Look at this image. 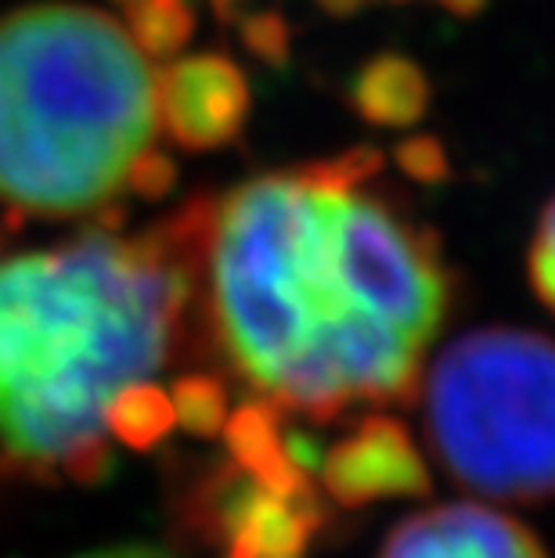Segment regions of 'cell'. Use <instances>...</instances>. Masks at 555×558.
<instances>
[{
  "mask_svg": "<svg viewBox=\"0 0 555 558\" xmlns=\"http://www.w3.org/2000/svg\"><path fill=\"white\" fill-rule=\"evenodd\" d=\"M217 501V522L231 551L245 558H303L306 544L322 530L325 512L314 486L297 497H275L245 472L228 476Z\"/></svg>",
  "mask_w": 555,
  "mask_h": 558,
  "instance_id": "obj_8",
  "label": "cell"
},
{
  "mask_svg": "<svg viewBox=\"0 0 555 558\" xmlns=\"http://www.w3.org/2000/svg\"><path fill=\"white\" fill-rule=\"evenodd\" d=\"M325 494L342 508H364L383 497H419L430 490V469L394 418H364L322 458Z\"/></svg>",
  "mask_w": 555,
  "mask_h": 558,
  "instance_id": "obj_6",
  "label": "cell"
},
{
  "mask_svg": "<svg viewBox=\"0 0 555 558\" xmlns=\"http://www.w3.org/2000/svg\"><path fill=\"white\" fill-rule=\"evenodd\" d=\"M214 202L195 198L141 239H84L0 256V447L91 483L109 472L105 411L167 364Z\"/></svg>",
  "mask_w": 555,
  "mask_h": 558,
  "instance_id": "obj_2",
  "label": "cell"
},
{
  "mask_svg": "<svg viewBox=\"0 0 555 558\" xmlns=\"http://www.w3.org/2000/svg\"><path fill=\"white\" fill-rule=\"evenodd\" d=\"M430 436L447 472L502 501L555 497V342L483 328L451 342L426 383Z\"/></svg>",
  "mask_w": 555,
  "mask_h": 558,
  "instance_id": "obj_4",
  "label": "cell"
},
{
  "mask_svg": "<svg viewBox=\"0 0 555 558\" xmlns=\"http://www.w3.org/2000/svg\"><path fill=\"white\" fill-rule=\"evenodd\" d=\"M156 130V69L123 22L73 0L0 19V202L11 213H101Z\"/></svg>",
  "mask_w": 555,
  "mask_h": 558,
  "instance_id": "obj_3",
  "label": "cell"
},
{
  "mask_svg": "<svg viewBox=\"0 0 555 558\" xmlns=\"http://www.w3.org/2000/svg\"><path fill=\"white\" fill-rule=\"evenodd\" d=\"M379 558H545L534 533L480 505H444L405 519Z\"/></svg>",
  "mask_w": 555,
  "mask_h": 558,
  "instance_id": "obj_7",
  "label": "cell"
},
{
  "mask_svg": "<svg viewBox=\"0 0 555 558\" xmlns=\"http://www.w3.org/2000/svg\"><path fill=\"white\" fill-rule=\"evenodd\" d=\"M242 44L250 54L260 58L270 69H286L292 54V33L278 11H256V15L242 19Z\"/></svg>",
  "mask_w": 555,
  "mask_h": 558,
  "instance_id": "obj_14",
  "label": "cell"
},
{
  "mask_svg": "<svg viewBox=\"0 0 555 558\" xmlns=\"http://www.w3.org/2000/svg\"><path fill=\"white\" fill-rule=\"evenodd\" d=\"M209 8H214V15L220 22H234L239 19V11H242V0H206Z\"/></svg>",
  "mask_w": 555,
  "mask_h": 558,
  "instance_id": "obj_21",
  "label": "cell"
},
{
  "mask_svg": "<svg viewBox=\"0 0 555 558\" xmlns=\"http://www.w3.org/2000/svg\"><path fill=\"white\" fill-rule=\"evenodd\" d=\"M224 558H245V555H242V551H231V548H228V551H224Z\"/></svg>",
  "mask_w": 555,
  "mask_h": 558,
  "instance_id": "obj_22",
  "label": "cell"
},
{
  "mask_svg": "<svg viewBox=\"0 0 555 558\" xmlns=\"http://www.w3.org/2000/svg\"><path fill=\"white\" fill-rule=\"evenodd\" d=\"M350 105L364 123L408 130L430 109V80L405 54H375L353 73Z\"/></svg>",
  "mask_w": 555,
  "mask_h": 558,
  "instance_id": "obj_10",
  "label": "cell"
},
{
  "mask_svg": "<svg viewBox=\"0 0 555 558\" xmlns=\"http://www.w3.org/2000/svg\"><path fill=\"white\" fill-rule=\"evenodd\" d=\"M177 184V166L170 156L162 151L148 148L134 166H130V177H126V192H134L141 198H162L167 192H173Z\"/></svg>",
  "mask_w": 555,
  "mask_h": 558,
  "instance_id": "obj_17",
  "label": "cell"
},
{
  "mask_svg": "<svg viewBox=\"0 0 555 558\" xmlns=\"http://www.w3.org/2000/svg\"><path fill=\"white\" fill-rule=\"evenodd\" d=\"M397 4H405V0H397Z\"/></svg>",
  "mask_w": 555,
  "mask_h": 558,
  "instance_id": "obj_23",
  "label": "cell"
},
{
  "mask_svg": "<svg viewBox=\"0 0 555 558\" xmlns=\"http://www.w3.org/2000/svg\"><path fill=\"white\" fill-rule=\"evenodd\" d=\"M527 275H530V284H534V292L541 295V303L555 314V198L548 202L545 217L538 223L534 242H530Z\"/></svg>",
  "mask_w": 555,
  "mask_h": 558,
  "instance_id": "obj_16",
  "label": "cell"
},
{
  "mask_svg": "<svg viewBox=\"0 0 555 558\" xmlns=\"http://www.w3.org/2000/svg\"><path fill=\"white\" fill-rule=\"evenodd\" d=\"M112 4L145 58L181 54L195 33V11L188 0H112Z\"/></svg>",
  "mask_w": 555,
  "mask_h": 558,
  "instance_id": "obj_11",
  "label": "cell"
},
{
  "mask_svg": "<svg viewBox=\"0 0 555 558\" xmlns=\"http://www.w3.org/2000/svg\"><path fill=\"white\" fill-rule=\"evenodd\" d=\"M394 159H397L400 170L419 184H444L447 177H451V162H447L444 145L430 134L405 137L394 148Z\"/></svg>",
  "mask_w": 555,
  "mask_h": 558,
  "instance_id": "obj_15",
  "label": "cell"
},
{
  "mask_svg": "<svg viewBox=\"0 0 555 558\" xmlns=\"http://www.w3.org/2000/svg\"><path fill=\"white\" fill-rule=\"evenodd\" d=\"M224 439L234 458L239 472H245L256 486H264L275 497H297L303 494L311 480L300 472L286 454V436L278 425V408L267 400H245L239 411L228 414L224 422Z\"/></svg>",
  "mask_w": 555,
  "mask_h": 558,
  "instance_id": "obj_9",
  "label": "cell"
},
{
  "mask_svg": "<svg viewBox=\"0 0 555 558\" xmlns=\"http://www.w3.org/2000/svg\"><path fill=\"white\" fill-rule=\"evenodd\" d=\"M84 558H170V555L156 548H109V551H94Z\"/></svg>",
  "mask_w": 555,
  "mask_h": 558,
  "instance_id": "obj_20",
  "label": "cell"
},
{
  "mask_svg": "<svg viewBox=\"0 0 555 558\" xmlns=\"http://www.w3.org/2000/svg\"><path fill=\"white\" fill-rule=\"evenodd\" d=\"M250 83L224 54H192L156 76L159 126L188 151H214L242 134Z\"/></svg>",
  "mask_w": 555,
  "mask_h": 558,
  "instance_id": "obj_5",
  "label": "cell"
},
{
  "mask_svg": "<svg viewBox=\"0 0 555 558\" xmlns=\"http://www.w3.org/2000/svg\"><path fill=\"white\" fill-rule=\"evenodd\" d=\"M314 4L333 19H353V15H361L364 8H372L375 0H314Z\"/></svg>",
  "mask_w": 555,
  "mask_h": 558,
  "instance_id": "obj_18",
  "label": "cell"
},
{
  "mask_svg": "<svg viewBox=\"0 0 555 558\" xmlns=\"http://www.w3.org/2000/svg\"><path fill=\"white\" fill-rule=\"evenodd\" d=\"M173 425V403L156 383H137L123 389L105 411V429L130 450H152Z\"/></svg>",
  "mask_w": 555,
  "mask_h": 558,
  "instance_id": "obj_12",
  "label": "cell"
},
{
  "mask_svg": "<svg viewBox=\"0 0 555 558\" xmlns=\"http://www.w3.org/2000/svg\"><path fill=\"white\" fill-rule=\"evenodd\" d=\"M173 418L192 436H217L228 422V393L214 375H184L173 386Z\"/></svg>",
  "mask_w": 555,
  "mask_h": 558,
  "instance_id": "obj_13",
  "label": "cell"
},
{
  "mask_svg": "<svg viewBox=\"0 0 555 558\" xmlns=\"http://www.w3.org/2000/svg\"><path fill=\"white\" fill-rule=\"evenodd\" d=\"M379 148L234 187L206 239L209 320L270 408L336 422L353 403L415 397L451 300L430 231L361 192Z\"/></svg>",
  "mask_w": 555,
  "mask_h": 558,
  "instance_id": "obj_1",
  "label": "cell"
},
{
  "mask_svg": "<svg viewBox=\"0 0 555 558\" xmlns=\"http://www.w3.org/2000/svg\"><path fill=\"white\" fill-rule=\"evenodd\" d=\"M447 15H455V19H476L483 8L491 4V0H436Z\"/></svg>",
  "mask_w": 555,
  "mask_h": 558,
  "instance_id": "obj_19",
  "label": "cell"
}]
</instances>
